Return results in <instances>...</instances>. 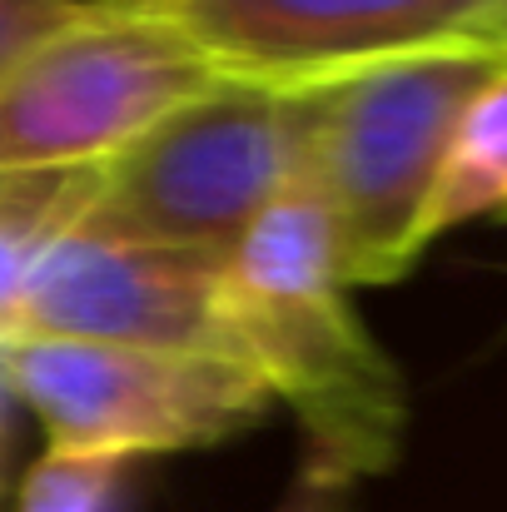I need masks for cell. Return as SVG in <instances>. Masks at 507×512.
<instances>
[{"label":"cell","instance_id":"3","mask_svg":"<svg viewBox=\"0 0 507 512\" xmlns=\"http://www.w3.org/2000/svg\"><path fill=\"white\" fill-rule=\"evenodd\" d=\"M309 90L219 80L100 165L85 224L229 264L304 170Z\"/></svg>","mask_w":507,"mask_h":512},{"label":"cell","instance_id":"4","mask_svg":"<svg viewBox=\"0 0 507 512\" xmlns=\"http://www.w3.org/2000/svg\"><path fill=\"white\" fill-rule=\"evenodd\" d=\"M214 85V65L150 0H85L0 65V174L100 170Z\"/></svg>","mask_w":507,"mask_h":512},{"label":"cell","instance_id":"7","mask_svg":"<svg viewBox=\"0 0 507 512\" xmlns=\"http://www.w3.org/2000/svg\"><path fill=\"white\" fill-rule=\"evenodd\" d=\"M219 289L224 264L125 239L80 219L35 264L20 299L15 339L120 343L234 358Z\"/></svg>","mask_w":507,"mask_h":512},{"label":"cell","instance_id":"5","mask_svg":"<svg viewBox=\"0 0 507 512\" xmlns=\"http://www.w3.org/2000/svg\"><path fill=\"white\" fill-rule=\"evenodd\" d=\"M5 363L15 398L45 423L50 448L120 463L224 443L274 403L254 368L209 353L10 339Z\"/></svg>","mask_w":507,"mask_h":512},{"label":"cell","instance_id":"2","mask_svg":"<svg viewBox=\"0 0 507 512\" xmlns=\"http://www.w3.org/2000/svg\"><path fill=\"white\" fill-rule=\"evenodd\" d=\"M498 70L503 45H453L309 90L299 174L324 199L348 289L393 284L418 264L448 140Z\"/></svg>","mask_w":507,"mask_h":512},{"label":"cell","instance_id":"10","mask_svg":"<svg viewBox=\"0 0 507 512\" xmlns=\"http://www.w3.org/2000/svg\"><path fill=\"white\" fill-rule=\"evenodd\" d=\"M125 468L130 463H120V458H90V453L50 448L25 473L15 512H120Z\"/></svg>","mask_w":507,"mask_h":512},{"label":"cell","instance_id":"11","mask_svg":"<svg viewBox=\"0 0 507 512\" xmlns=\"http://www.w3.org/2000/svg\"><path fill=\"white\" fill-rule=\"evenodd\" d=\"M85 10V0H0V65H10L20 50L45 40L50 30L70 25Z\"/></svg>","mask_w":507,"mask_h":512},{"label":"cell","instance_id":"6","mask_svg":"<svg viewBox=\"0 0 507 512\" xmlns=\"http://www.w3.org/2000/svg\"><path fill=\"white\" fill-rule=\"evenodd\" d=\"M219 80L319 90L383 60L503 45L507 0H150Z\"/></svg>","mask_w":507,"mask_h":512},{"label":"cell","instance_id":"9","mask_svg":"<svg viewBox=\"0 0 507 512\" xmlns=\"http://www.w3.org/2000/svg\"><path fill=\"white\" fill-rule=\"evenodd\" d=\"M507 209V70H498L478 100L463 110L443 170L428 199V219H423V239L433 244L438 234Z\"/></svg>","mask_w":507,"mask_h":512},{"label":"cell","instance_id":"8","mask_svg":"<svg viewBox=\"0 0 507 512\" xmlns=\"http://www.w3.org/2000/svg\"><path fill=\"white\" fill-rule=\"evenodd\" d=\"M100 170L0 174V343L15 339L20 299L45 249L85 219Z\"/></svg>","mask_w":507,"mask_h":512},{"label":"cell","instance_id":"12","mask_svg":"<svg viewBox=\"0 0 507 512\" xmlns=\"http://www.w3.org/2000/svg\"><path fill=\"white\" fill-rule=\"evenodd\" d=\"M353 473H343L338 463L319 458V453H304V468L294 473L289 493L279 512H348V498H353Z\"/></svg>","mask_w":507,"mask_h":512},{"label":"cell","instance_id":"1","mask_svg":"<svg viewBox=\"0 0 507 512\" xmlns=\"http://www.w3.org/2000/svg\"><path fill=\"white\" fill-rule=\"evenodd\" d=\"M224 334L284 408L299 413L309 453L353 478L388 473L408 428L393 358L348 304L324 199L299 174L224 264Z\"/></svg>","mask_w":507,"mask_h":512},{"label":"cell","instance_id":"13","mask_svg":"<svg viewBox=\"0 0 507 512\" xmlns=\"http://www.w3.org/2000/svg\"><path fill=\"white\" fill-rule=\"evenodd\" d=\"M10 398H15V388H10V363H5V343H0V448H5V413H10Z\"/></svg>","mask_w":507,"mask_h":512}]
</instances>
